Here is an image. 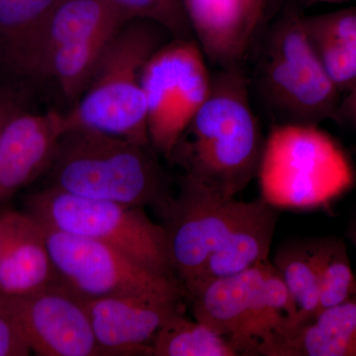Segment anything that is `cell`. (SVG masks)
Returning a JSON list of instances; mask_svg holds the SVG:
<instances>
[{"label": "cell", "mask_w": 356, "mask_h": 356, "mask_svg": "<svg viewBox=\"0 0 356 356\" xmlns=\"http://www.w3.org/2000/svg\"><path fill=\"white\" fill-rule=\"evenodd\" d=\"M30 353L31 350L19 330L0 311V356H27Z\"/></svg>", "instance_id": "cell-26"}, {"label": "cell", "mask_w": 356, "mask_h": 356, "mask_svg": "<svg viewBox=\"0 0 356 356\" xmlns=\"http://www.w3.org/2000/svg\"><path fill=\"white\" fill-rule=\"evenodd\" d=\"M70 128L67 115L51 110L15 112L0 131V203L48 172L60 138Z\"/></svg>", "instance_id": "cell-14"}, {"label": "cell", "mask_w": 356, "mask_h": 356, "mask_svg": "<svg viewBox=\"0 0 356 356\" xmlns=\"http://www.w3.org/2000/svg\"><path fill=\"white\" fill-rule=\"evenodd\" d=\"M273 264L286 283L298 308L292 329L283 337L310 323L318 314V274L312 242L284 243L276 252Z\"/></svg>", "instance_id": "cell-20"}, {"label": "cell", "mask_w": 356, "mask_h": 356, "mask_svg": "<svg viewBox=\"0 0 356 356\" xmlns=\"http://www.w3.org/2000/svg\"><path fill=\"white\" fill-rule=\"evenodd\" d=\"M254 202L222 199L182 178L179 194L161 215L173 273L184 292L197 280L210 255L247 217Z\"/></svg>", "instance_id": "cell-9"}, {"label": "cell", "mask_w": 356, "mask_h": 356, "mask_svg": "<svg viewBox=\"0 0 356 356\" xmlns=\"http://www.w3.org/2000/svg\"><path fill=\"white\" fill-rule=\"evenodd\" d=\"M153 147L81 127H70L48 170L51 186L83 197L152 206L159 214L172 196Z\"/></svg>", "instance_id": "cell-3"}, {"label": "cell", "mask_w": 356, "mask_h": 356, "mask_svg": "<svg viewBox=\"0 0 356 356\" xmlns=\"http://www.w3.org/2000/svg\"><path fill=\"white\" fill-rule=\"evenodd\" d=\"M284 0H268L266 9V18L264 23L267 22L271 18H273L278 13L281 6H282Z\"/></svg>", "instance_id": "cell-28"}, {"label": "cell", "mask_w": 356, "mask_h": 356, "mask_svg": "<svg viewBox=\"0 0 356 356\" xmlns=\"http://www.w3.org/2000/svg\"><path fill=\"white\" fill-rule=\"evenodd\" d=\"M26 207L49 228L105 243L154 273L177 278L165 229L144 207L83 197L54 186L30 196Z\"/></svg>", "instance_id": "cell-6"}, {"label": "cell", "mask_w": 356, "mask_h": 356, "mask_svg": "<svg viewBox=\"0 0 356 356\" xmlns=\"http://www.w3.org/2000/svg\"><path fill=\"white\" fill-rule=\"evenodd\" d=\"M264 26L248 53L252 69L248 72L250 86L276 123L337 120L341 92L309 41L301 11L287 9Z\"/></svg>", "instance_id": "cell-2"}, {"label": "cell", "mask_w": 356, "mask_h": 356, "mask_svg": "<svg viewBox=\"0 0 356 356\" xmlns=\"http://www.w3.org/2000/svg\"><path fill=\"white\" fill-rule=\"evenodd\" d=\"M267 261L236 275L212 281L187 296L193 318L231 346L243 329L264 283Z\"/></svg>", "instance_id": "cell-17"}, {"label": "cell", "mask_w": 356, "mask_h": 356, "mask_svg": "<svg viewBox=\"0 0 356 356\" xmlns=\"http://www.w3.org/2000/svg\"></svg>", "instance_id": "cell-33"}, {"label": "cell", "mask_w": 356, "mask_h": 356, "mask_svg": "<svg viewBox=\"0 0 356 356\" xmlns=\"http://www.w3.org/2000/svg\"><path fill=\"white\" fill-rule=\"evenodd\" d=\"M151 356H236L227 339L207 325L185 317L184 312L173 315L152 343Z\"/></svg>", "instance_id": "cell-22"}, {"label": "cell", "mask_w": 356, "mask_h": 356, "mask_svg": "<svg viewBox=\"0 0 356 356\" xmlns=\"http://www.w3.org/2000/svg\"><path fill=\"white\" fill-rule=\"evenodd\" d=\"M309 41L339 92L356 86V7L303 15Z\"/></svg>", "instance_id": "cell-19"}, {"label": "cell", "mask_w": 356, "mask_h": 356, "mask_svg": "<svg viewBox=\"0 0 356 356\" xmlns=\"http://www.w3.org/2000/svg\"><path fill=\"white\" fill-rule=\"evenodd\" d=\"M62 0H0V57L24 38Z\"/></svg>", "instance_id": "cell-24"}, {"label": "cell", "mask_w": 356, "mask_h": 356, "mask_svg": "<svg viewBox=\"0 0 356 356\" xmlns=\"http://www.w3.org/2000/svg\"><path fill=\"white\" fill-rule=\"evenodd\" d=\"M261 198L280 209L325 207L355 182L348 156L318 125L275 123L257 172Z\"/></svg>", "instance_id": "cell-5"}, {"label": "cell", "mask_w": 356, "mask_h": 356, "mask_svg": "<svg viewBox=\"0 0 356 356\" xmlns=\"http://www.w3.org/2000/svg\"><path fill=\"white\" fill-rule=\"evenodd\" d=\"M212 83L208 62L194 38H172L152 56L143 74L147 135L156 154L170 161L173 149Z\"/></svg>", "instance_id": "cell-7"}, {"label": "cell", "mask_w": 356, "mask_h": 356, "mask_svg": "<svg viewBox=\"0 0 356 356\" xmlns=\"http://www.w3.org/2000/svg\"><path fill=\"white\" fill-rule=\"evenodd\" d=\"M266 356H356V294L281 337Z\"/></svg>", "instance_id": "cell-18"}, {"label": "cell", "mask_w": 356, "mask_h": 356, "mask_svg": "<svg viewBox=\"0 0 356 356\" xmlns=\"http://www.w3.org/2000/svg\"><path fill=\"white\" fill-rule=\"evenodd\" d=\"M350 106L351 112L355 115L356 119V86L355 88L350 91Z\"/></svg>", "instance_id": "cell-31"}, {"label": "cell", "mask_w": 356, "mask_h": 356, "mask_svg": "<svg viewBox=\"0 0 356 356\" xmlns=\"http://www.w3.org/2000/svg\"><path fill=\"white\" fill-rule=\"evenodd\" d=\"M267 2H268V0H266V6H267Z\"/></svg>", "instance_id": "cell-32"}, {"label": "cell", "mask_w": 356, "mask_h": 356, "mask_svg": "<svg viewBox=\"0 0 356 356\" xmlns=\"http://www.w3.org/2000/svg\"><path fill=\"white\" fill-rule=\"evenodd\" d=\"M346 1H350V0H299L300 4L303 7H312L318 4L343 3Z\"/></svg>", "instance_id": "cell-29"}, {"label": "cell", "mask_w": 356, "mask_h": 356, "mask_svg": "<svg viewBox=\"0 0 356 356\" xmlns=\"http://www.w3.org/2000/svg\"><path fill=\"white\" fill-rule=\"evenodd\" d=\"M132 19L109 0H62L44 22L0 57L15 76L42 81L53 54L89 37L118 30Z\"/></svg>", "instance_id": "cell-11"}, {"label": "cell", "mask_w": 356, "mask_h": 356, "mask_svg": "<svg viewBox=\"0 0 356 356\" xmlns=\"http://www.w3.org/2000/svg\"><path fill=\"white\" fill-rule=\"evenodd\" d=\"M193 38L208 64H245L264 24L266 0H182Z\"/></svg>", "instance_id": "cell-13"}, {"label": "cell", "mask_w": 356, "mask_h": 356, "mask_svg": "<svg viewBox=\"0 0 356 356\" xmlns=\"http://www.w3.org/2000/svg\"><path fill=\"white\" fill-rule=\"evenodd\" d=\"M170 39L172 35L153 21L136 18L121 26L103 51L83 95L65 113L70 127L151 147L143 74L152 56Z\"/></svg>", "instance_id": "cell-4"}, {"label": "cell", "mask_w": 356, "mask_h": 356, "mask_svg": "<svg viewBox=\"0 0 356 356\" xmlns=\"http://www.w3.org/2000/svg\"><path fill=\"white\" fill-rule=\"evenodd\" d=\"M348 238L353 243V247L355 248V254H356V219L353 222L351 226L350 227V231H348ZM355 273V281H356V273ZM356 294V290L355 293Z\"/></svg>", "instance_id": "cell-30"}, {"label": "cell", "mask_w": 356, "mask_h": 356, "mask_svg": "<svg viewBox=\"0 0 356 356\" xmlns=\"http://www.w3.org/2000/svg\"><path fill=\"white\" fill-rule=\"evenodd\" d=\"M182 297L134 293L86 300L100 355H149L159 330L182 311Z\"/></svg>", "instance_id": "cell-12"}, {"label": "cell", "mask_w": 356, "mask_h": 356, "mask_svg": "<svg viewBox=\"0 0 356 356\" xmlns=\"http://www.w3.org/2000/svg\"><path fill=\"white\" fill-rule=\"evenodd\" d=\"M132 19L153 21L172 38H193L182 0H109Z\"/></svg>", "instance_id": "cell-25"}, {"label": "cell", "mask_w": 356, "mask_h": 356, "mask_svg": "<svg viewBox=\"0 0 356 356\" xmlns=\"http://www.w3.org/2000/svg\"><path fill=\"white\" fill-rule=\"evenodd\" d=\"M60 282L42 222L25 211L0 212V295H24Z\"/></svg>", "instance_id": "cell-15"}, {"label": "cell", "mask_w": 356, "mask_h": 356, "mask_svg": "<svg viewBox=\"0 0 356 356\" xmlns=\"http://www.w3.org/2000/svg\"><path fill=\"white\" fill-rule=\"evenodd\" d=\"M0 311L40 356H98L86 300L58 282L24 295H0Z\"/></svg>", "instance_id": "cell-10"}, {"label": "cell", "mask_w": 356, "mask_h": 356, "mask_svg": "<svg viewBox=\"0 0 356 356\" xmlns=\"http://www.w3.org/2000/svg\"><path fill=\"white\" fill-rule=\"evenodd\" d=\"M312 248L318 274V314L355 294V273L343 240L320 238L312 242Z\"/></svg>", "instance_id": "cell-23"}, {"label": "cell", "mask_w": 356, "mask_h": 356, "mask_svg": "<svg viewBox=\"0 0 356 356\" xmlns=\"http://www.w3.org/2000/svg\"><path fill=\"white\" fill-rule=\"evenodd\" d=\"M247 64L212 72L207 99L173 149L184 179L222 199L257 178L266 138L250 102Z\"/></svg>", "instance_id": "cell-1"}, {"label": "cell", "mask_w": 356, "mask_h": 356, "mask_svg": "<svg viewBox=\"0 0 356 356\" xmlns=\"http://www.w3.org/2000/svg\"><path fill=\"white\" fill-rule=\"evenodd\" d=\"M43 226L58 281L86 301L134 293L184 296L177 278L154 273L105 243Z\"/></svg>", "instance_id": "cell-8"}, {"label": "cell", "mask_w": 356, "mask_h": 356, "mask_svg": "<svg viewBox=\"0 0 356 356\" xmlns=\"http://www.w3.org/2000/svg\"><path fill=\"white\" fill-rule=\"evenodd\" d=\"M21 108L17 96L7 89H0V131L6 121Z\"/></svg>", "instance_id": "cell-27"}, {"label": "cell", "mask_w": 356, "mask_h": 356, "mask_svg": "<svg viewBox=\"0 0 356 356\" xmlns=\"http://www.w3.org/2000/svg\"><path fill=\"white\" fill-rule=\"evenodd\" d=\"M116 31L102 33L56 51L42 81H53L64 98L74 104L83 95L103 51Z\"/></svg>", "instance_id": "cell-21"}, {"label": "cell", "mask_w": 356, "mask_h": 356, "mask_svg": "<svg viewBox=\"0 0 356 356\" xmlns=\"http://www.w3.org/2000/svg\"><path fill=\"white\" fill-rule=\"evenodd\" d=\"M277 208L255 199L252 210L210 255L202 273L184 296L212 281L236 275L268 261L271 243L277 227Z\"/></svg>", "instance_id": "cell-16"}]
</instances>
